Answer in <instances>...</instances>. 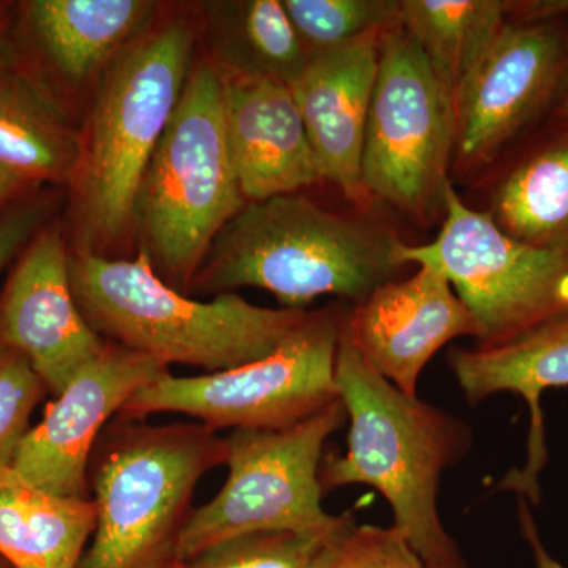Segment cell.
<instances>
[{
  "label": "cell",
  "instance_id": "16",
  "mask_svg": "<svg viewBox=\"0 0 568 568\" xmlns=\"http://www.w3.org/2000/svg\"><path fill=\"white\" fill-rule=\"evenodd\" d=\"M384 36L372 33L338 50L310 55L290 84L321 175L351 200L365 194L362 153Z\"/></svg>",
  "mask_w": 568,
  "mask_h": 568
},
{
  "label": "cell",
  "instance_id": "2",
  "mask_svg": "<svg viewBox=\"0 0 568 568\" xmlns=\"http://www.w3.org/2000/svg\"><path fill=\"white\" fill-rule=\"evenodd\" d=\"M394 233L325 211L297 193L246 203L213 239L189 295L260 287L286 308H301L321 295L362 304L377 287L394 282L399 268Z\"/></svg>",
  "mask_w": 568,
  "mask_h": 568
},
{
  "label": "cell",
  "instance_id": "18",
  "mask_svg": "<svg viewBox=\"0 0 568 568\" xmlns=\"http://www.w3.org/2000/svg\"><path fill=\"white\" fill-rule=\"evenodd\" d=\"M155 10L148 0H32L22 7L37 47L70 81L104 71L148 31Z\"/></svg>",
  "mask_w": 568,
  "mask_h": 568
},
{
  "label": "cell",
  "instance_id": "13",
  "mask_svg": "<svg viewBox=\"0 0 568 568\" xmlns=\"http://www.w3.org/2000/svg\"><path fill=\"white\" fill-rule=\"evenodd\" d=\"M104 345L74 301L61 230L48 224L26 246L0 295V346L24 355L58 396Z\"/></svg>",
  "mask_w": 568,
  "mask_h": 568
},
{
  "label": "cell",
  "instance_id": "12",
  "mask_svg": "<svg viewBox=\"0 0 568 568\" xmlns=\"http://www.w3.org/2000/svg\"><path fill=\"white\" fill-rule=\"evenodd\" d=\"M168 372L148 355L106 342L29 429L11 467L52 495L91 499L88 469L97 440L136 392Z\"/></svg>",
  "mask_w": 568,
  "mask_h": 568
},
{
  "label": "cell",
  "instance_id": "1",
  "mask_svg": "<svg viewBox=\"0 0 568 568\" xmlns=\"http://www.w3.org/2000/svg\"><path fill=\"white\" fill-rule=\"evenodd\" d=\"M346 321V317H345ZM335 384L345 407L347 452L325 454L323 493L368 485L387 500L392 526L429 568H467L437 508L440 478L469 452L473 433L462 420L407 395L368 365L343 323Z\"/></svg>",
  "mask_w": 568,
  "mask_h": 568
},
{
  "label": "cell",
  "instance_id": "27",
  "mask_svg": "<svg viewBox=\"0 0 568 568\" xmlns=\"http://www.w3.org/2000/svg\"><path fill=\"white\" fill-rule=\"evenodd\" d=\"M317 568H429L394 526L357 525L355 519L325 548Z\"/></svg>",
  "mask_w": 568,
  "mask_h": 568
},
{
  "label": "cell",
  "instance_id": "33",
  "mask_svg": "<svg viewBox=\"0 0 568 568\" xmlns=\"http://www.w3.org/2000/svg\"><path fill=\"white\" fill-rule=\"evenodd\" d=\"M0 568H14V567L10 566V564L7 562V560L3 559L2 556H0Z\"/></svg>",
  "mask_w": 568,
  "mask_h": 568
},
{
  "label": "cell",
  "instance_id": "3",
  "mask_svg": "<svg viewBox=\"0 0 568 568\" xmlns=\"http://www.w3.org/2000/svg\"><path fill=\"white\" fill-rule=\"evenodd\" d=\"M70 278L82 316L104 342L164 366L223 372L274 353L305 323L304 308H265L235 293L201 302L164 283L148 254L112 260L70 252Z\"/></svg>",
  "mask_w": 568,
  "mask_h": 568
},
{
  "label": "cell",
  "instance_id": "23",
  "mask_svg": "<svg viewBox=\"0 0 568 568\" xmlns=\"http://www.w3.org/2000/svg\"><path fill=\"white\" fill-rule=\"evenodd\" d=\"M514 10L515 3L499 0H402L399 24L426 52L455 103Z\"/></svg>",
  "mask_w": 568,
  "mask_h": 568
},
{
  "label": "cell",
  "instance_id": "30",
  "mask_svg": "<svg viewBox=\"0 0 568 568\" xmlns=\"http://www.w3.org/2000/svg\"><path fill=\"white\" fill-rule=\"evenodd\" d=\"M17 44L13 39V20L9 6L0 3V73L17 69Z\"/></svg>",
  "mask_w": 568,
  "mask_h": 568
},
{
  "label": "cell",
  "instance_id": "28",
  "mask_svg": "<svg viewBox=\"0 0 568 568\" xmlns=\"http://www.w3.org/2000/svg\"><path fill=\"white\" fill-rule=\"evenodd\" d=\"M51 204L44 197H29L0 211V272L47 226Z\"/></svg>",
  "mask_w": 568,
  "mask_h": 568
},
{
  "label": "cell",
  "instance_id": "8",
  "mask_svg": "<svg viewBox=\"0 0 568 568\" xmlns=\"http://www.w3.org/2000/svg\"><path fill=\"white\" fill-rule=\"evenodd\" d=\"M347 313L310 312L278 349L261 361L197 376L164 373L123 405L118 417L175 413L209 428L283 429L338 402L335 361Z\"/></svg>",
  "mask_w": 568,
  "mask_h": 568
},
{
  "label": "cell",
  "instance_id": "7",
  "mask_svg": "<svg viewBox=\"0 0 568 568\" xmlns=\"http://www.w3.org/2000/svg\"><path fill=\"white\" fill-rule=\"evenodd\" d=\"M346 420L338 399L290 428L233 429L226 437V481L194 508L182 534V560L250 534H325L353 521V515L327 514L321 504L325 444Z\"/></svg>",
  "mask_w": 568,
  "mask_h": 568
},
{
  "label": "cell",
  "instance_id": "4",
  "mask_svg": "<svg viewBox=\"0 0 568 568\" xmlns=\"http://www.w3.org/2000/svg\"><path fill=\"white\" fill-rule=\"evenodd\" d=\"M226 459V437L200 422L112 418L89 462L97 526L77 568H179L197 484Z\"/></svg>",
  "mask_w": 568,
  "mask_h": 568
},
{
  "label": "cell",
  "instance_id": "31",
  "mask_svg": "<svg viewBox=\"0 0 568 568\" xmlns=\"http://www.w3.org/2000/svg\"><path fill=\"white\" fill-rule=\"evenodd\" d=\"M29 183L21 181L17 175L7 173V171L0 170V209L6 207L10 204L17 194H20L22 190L28 189Z\"/></svg>",
  "mask_w": 568,
  "mask_h": 568
},
{
  "label": "cell",
  "instance_id": "6",
  "mask_svg": "<svg viewBox=\"0 0 568 568\" xmlns=\"http://www.w3.org/2000/svg\"><path fill=\"white\" fill-rule=\"evenodd\" d=\"M245 204L227 145L222 74L197 62L138 190L142 252L164 283L189 295L213 239Z\"/></svg>",
  "mask_w": 568,
  "mask_h": 568
},
{
  "label": "cell",
  "instance_id": "10",
  "mask_svg": "<svg viewBox=\"0 0 568 568\" xmlns=\"http://www.w3.org/2000/svg\"><path fill=\"white\" fill-rule=\"evenodd\" d=\"M455 140L452 93L398 22L381 44L362 153L365 193L413 215H426L443 203Z\"/></svg>",
  "mask_w": 568,
  "mask_h": 568
},
{
  "label": "cell",
  "instance_id": "26",
  "mask_svg": "<svg viewBox=\"0 0 568 568\" xmlns=\"http://www.w3.org/2000/svg\"><path fill=\"white\" fill-rule=\"evenodd\" d=\"M48 394L28 358L0 346V470L11 466L28 435L33 409Z\"/></svg>",
  "mask_w": 568,
  "mask_h": 568
},
{
  "label": "cell",
  "instance_id": "5",
  "mask_svg": "<svg viewBox=\"0 0 568 568\" xmlns=\"http://www.w3.org/2000/svg\"><path fill=\"white\" fill-rule=\"evenodd\" d=\"M194 40L189 21L173 20L148 29L104 69L70 182L81 248L100 253L134 227L141 179L181 102Z\"/></svg>",
  "mask_w": 568,
  "mask_h": 568
},
{
  "label": "cell",
  "instance_id": "24",
  "mask_svg": "<svg viewBox=\"0 0 568 568\" xmlns=\"http://www.w3.org/2000/svg\"><path fill=\"white\" fill-rule=\"evenodd\" d=\"M287 18L310 54L338 50L399 22L390 0H283Z\"/></svg>",
  "mask_w": 568,
  "mask_h": 568
},
{
  "label": "cell",
  "instance_id": "15",
  "mask_svg": "<svg viewBox=\"0 0 568 568\" xmlns=\"http://www.w3.org/2000/svg\"><path fill=\"white\" fill-rule=\"evenodd\" d=\"M222 80L227 145L246 203L323 181L291 85L246 74H222Z\"/></svg>",
  "mask_w": 568,
  "mask_h": 568
},
{
  "label": "cell",
  "instance_id": "21",
  "mask_svg": "<svg viewBox=\"0 0 568 568\" xmlns=\"http://www.w3.org/2000/svg\"><path fill=\"white\" fill-rule=\"evenodd\" d=\"M552 125L503 179L489 213L519 242L568 252V123Z\"/></svg>",
  "mask_w": 568,
  "mask_h": 568
},
{
  "label": "cell",
  "instance_id": "19",
  "mask_svg": "<svg viewBox=\"0 0 568 568\" xmlns=\"http://www.w3.org/2000/svg\"><path fill=\"white\" fill-rule=\"evenodd\" d=\"M93 499L63 497L0 470V556L14 568H77L95 532Z\"/></svg>",
  "mask_w": 568,
  "mask_h": 568
},
{
  "label": "cell",
  "instance_id": "22",
  "mask_svg": "<svg viewBox=\"0 0 568 568\" xmlns=\"http://www.w3.org/2000/svg\"><path fill=\"white\" fill-rule=\"evenodd\" d=\"M207 11L212 63L224 77L246 74L291 84L308 63L312 54L280 0L216 2Z\"/></svg>",
  "mask_w": 568,
  "mask_h": 568
},
{
  "label": "cell",
  "instance_id": "17",
  "mask_svg": "<svg viewBox=\"0 0 568 568\" xmlns=\"http://www.w3.org/2000/svg\"><path fill=\"white\" fill-rule=\"evenodd\" d=\"M448 364L470 405L500 392L525 399L529 409L528 457L497 488L537 506L541 499L540 476L548 465L540 399L549 388L568 387V316L538 325L503 345L454 351Z\"/></svg>",
  "mask_w": 568,
  "mask_h": 568
},
{
  "label": "cell",
  "instance_id": "25",
  "mask_svg": "<svg viewBox=\"0 0 568 568\" xmlns=\"http://www.w3.org/2000/svg\"><path fill=\"white\" fill-rule=\"evenodd\" d=\"M346 526L325 534L261 532L231 538L182 560L179 568H317L328 541Z\"/></svg>",
  "mask_w": 568,
  "mask_h": 568
},
{
  "label": "cell",
  "instance_id": "29",
  "mask_svg": "<svg viewBox=\"0 0 568 568\" xmlns=\"http://www.w3.org/2000/svg\"><path fill=\"white\" fill-rule=\"evenodd\" d=\"M518 500V519L519 529H521L523 537L526 544L529 545L530 555H532L534 566L536 568H567L559 560L549 555L547 547L541 541L540 532H538L536 519L530 514V504L523 497H517Z\"/></svg>",
  "mask_w": 568,
  "mask_h": 568
},
{
  "label": "cell",
  "instance_id": "14",
  "mask_svg": "<svg viewBox=\"0 0 568 568\" xmlns=\"http://www.w3.org/2000/svg\"><path fill=\"white\" fill-rule=\"evenodd\" d=\"M347 313L345 327L373 369L407 395L433 355L459 336L481 338V328L450 282L432 265H417Z\"/></svg>",
  "mask_w": 568,
  "mask_h": 568
},
{
  "label": "cell",
  "instance_id": "32",
  "mask_svg": "<svg viewBox=\"0 0 568 568\" xmlns=\"http://www.w3.org/2000/svg\"><path fill=\"white\" fill-rule=\"evenodd\" d=\"M552 123H568V88L564 92L562 99L559 100L558 106L551 114Z\"/></svg>",
  "mask_w": 568,
  "mask_h": 568
},
{
  "label": "cell",
  "instance_id": "11",
  "mask_svg": "<svg viewBox=\"0 0 568 568\" xmlns=\"http://www.w3.org/2000/svg\"><path fill=\"white\" fill-rule=\"evenodd\" d=\"M568 88V2L515 3L455 97V148L481 162L552 114Z\"/></svg>",
  "mask_w": 568,
  "mask_h": 568
},
{
  "label": "cell",
  "instance_id": "9",
  "mask_svg": "<svg viewBox=\"0 0 568 568\" xmlns=\"http://www.w3.org/2000/svg\"><path fill=\"white\" fill-rule=\"evenodd\" d=\"M443 203L439 235L426 245H399V260L446 276L480 325V346L503 345L568 316V252L517 241L491 213L467 207L450 182Z\"/></svg>",
  "mask_w": 568,
  "mask_h": 568
},
{
  "label": "cell",
  "instance_id": "20",
  "mask_svg": "<svg viewBox=\"0 0 568 568\" xmlns=\"http://www.w3.org/2000/svg\"><path fill=\"white\" fill-rule=\"evenodd\" d=\"M81 159V134L54 99L28 74L0 73V170L36 185L70 183Z\"/></svg>",
  "mask_w": 568,
  "mask_h": 568
}]
</instances>
